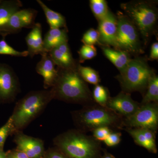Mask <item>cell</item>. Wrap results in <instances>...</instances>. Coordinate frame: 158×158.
I'll list each match as a JSON object with an SVG mask.
<instances>
[{
    "instance_id": "obj_1",
    "label": "cell",
    "mask_w": 158,
    "mask_h": 158,
    "mask_svg": "<svg viewBox=\"0 0 158 158\" xmlns=\"http://www.w3.org/2000/svg\"><path fill=\"white\" fill-rule=\"evenodd\" d=\"M58 75L51 88L53 99L84 106L95 103L87 83L76 69L57 68Z\"/></svg>"
},
{
    "instance_id": "obj_2",
    "label": "cell",
    "mask_w": 158,
    "mask_h": 158,
    "mask_svg": "<svg viewBox=\"0 0 158 158\" xmlns=\"http://www.w3.org/2000/svg\"><path fill=\"white\" fill-rule=\"evenodd\" d=\"M71 114L76 129L82 132L92 131L101 127H109L112 130L123 129L122 116L96 103L72 111Z\"/></svg>"
},
{
    "instance_id": "obj_3",
    "label": "cell",
    "mask_w": 158,
    "mask_h": 158,
    "mask_svg": "<svg viewBox=\"0 0 158 158\" xmlns=\"http://www.w3.org/2000/svg\"><path fill=\"white\" fill-rule=\"evenodd\" d=\"M53 142L55 147L69 158H99L101 156L100 141L76 129L59 134Z\"/></svg>"
},
{
    "instance_id": "obj_4",
    "label": "cell",
    "mask_w": 158,
    "mask_h": 158,
    "mask_svg": "<svg viewBox=\"0 0 158 158\" xmlns=\"http://www.w3.org/2000/svg\"><path fill=\"white\" fill-rule=\"evenodd\" d=\"M53 99L51 89H44L30 91L19 100L10 116L16 132L23 131L43 113Z\"/></svg>"
},
{
    "instance_id": "obj_5",
    "label": "cell",
    "mask_w": 158,
    "mask_h": 158,
    "mask_svg": "<svg viewBox=\"0 0 158 158\" xmlns=\"http://www.w3.org/2000/svg\"><path fill=\"white\" fill-rule=\"evenodd\" d=\"M117 76L123 91L143 92L147 89L151 78L155 75L145 59L137 58L131 59L126 68Z\"/></svg>"
},
{
    "instance_id": "obj_6",
    "label": "cell",
    "mask_w": 158,
    "mask_h": 158,
    "mask_svg": "<svg viewBox=\"0 0 158 158\" xmlns=\"http://www.w3.org/2000/svg\"><path fill=\"white\" fill-rule=\"evenodd\" d=\"M122 8L146 41L157 20L156 9L149 2H131L122 4Z\"/></svg>"
},
{
    "instance_id": "obj_7",
    "label": "cell",
    "mask_w": 158,
    "mask_h": 158,
    "mask_svg": "<svg viewBox=\"0 0 158 158\" xmlns=\"http://www.w3.org/2000/svg\"><path fill=\"white\" fill-rule=\"evenodd\" d=\"M117 30L115 47L128 53L141 52L138 29L132 22L121 13L117 17Z\"/></svg>"
},
{
    "instance_id": "obj_8",
    "label": "cell",
    "mask_w": 158,
    "mask_h": 158,
    "mask_svg": "<svg viewBox=\"0 0 158 158\" xmlns=\"http://www.w3.org/2000/svg\"><path fill=\"white\" fill-rule=\"evenodd\" d=\"M125 128H142L152 130L157 133L158 127V103L141 104L132 116L123 118Z\"/></svg>"
},
{
    "instance_id": "obj_9",
    "label": "cell",
    "mask_w": 158,
    "mask_h": 158,
    "mask_svg": "<svg viewBox=\"0 0 158 158\" xmlns=\"http://www.w3.org/2000/svg\"><path fill=\"white\" fill-rule=\"evenodd\" d=\"M17 76L9 65L0 63V103H10L20 92Z\"/></svg>"
},
{
    "instance_id": "obj_10",
    "label": "cell",
    "mask_w": 158,
    "mask_h": 158,
    "mask_svg": "<svg viewBox=\"0 0 158 158\" xmlns=\"http://www.w3.org/2000/svg\"><path fill=\"white\" fill-rule=\"evenodd\" d=\"M38 11L32 9H20L12 15L3 29L2 36L19 33L22 29L33 28Z\"/></svg>"
},
{
    "instance_id": "obj_11",
    "label": "cell",
    "mask_w": 158,
    "mask_h": 158,
    "mask_svg": "<svg viewBox=\"0 0 158 158\" xmlns=\"http://www.w3.org/2000/svg\"><path fill=\"white\" fill-rule=\"evenodd\" d=\"M14 135L16 149L24 153L29 158L42 157L45 151L43 140L27 135L23 131L16 132Z\"/></svg>"
},
{
    "instance_id": "obj_12",
    "label": "cell",
    "mask_w": 158,
    "mask_h": 158,
    "mask_svg": "<svg viewBox=\"0 0 158 158\" xmlns=\"http://www.w3.org/2000/svg\"><path fill=\"white\" fill-rule=\"evenodd\" d=\"M140 106V104L132 98L131 94L123 91L116 96L110 97L106 107L126 118L132 116Z\"/></svg>"
},
{
    "instance_id": "obj_13",
    "label": "cell",
    "mask_w": 158,
    "mask_h": 158,
    "mask_svg": "<svg viewBox=\"0 0 158 158\" xmlns=\"http://www.w3.org/2000/svg\"><path fill=\"white\" fill-rule=\"evenodd\" d=\"M117 30V18L109 11L106 17L99 21V41L105 45L115 47Z\"/></svg>"
},
{
    "instance_id": "obj_14",
    "label": "cell",
    "mask_w": 158,
    "mask_h": 158,
    "mask_svg": "<svg viewBox=\"0 0 158 158\" xmlns=\"http://www.w3.org/2000/svg\"><path fill=\"white\" fill-rule=\"evenodd\" d=\"M124 129L131 136L136 144L144 148L150 152L157 153V148L156 142V132L148 129L142 128Z\"/></svg>"
},
{
    "instance_id": "obj_15",
    "label": "cell",
    "mask_w": 158,
    "mask_h": 158,
    "mask_svg": "<svg viewBox=\"0 0 158 158\" xmlns=\"http://www.w3.org/2000/svg\"><path fill=\"white\" fill-rule=\"evenodd\" d=\"M55 65L48 53L42 55L41 60L36 65V72L43 77L44 88L45 90L52 88L56 80L58 72Z\"/></svg>"
},
{
    "instance_id": "obj_16",
    "label": "cell",
    "mask_w": 158,
    "mask_h": 158,
    "mask_svg": "<svg viewBox=\"0 0 158 158\" xmlns=\"http://www.w3.org/2000/svg\"><path fill=\"white\" fill-rule=\"evenodd\" d=\"M49 55L58 68L69 69H76V62L73 57L68 42L63 43L54 48L48 52Z\"/></svg>"
},
{
    "instance_id": "obj_17",
    "label": "cell",
    "mask_w": 158,
    "mask_h": 158,
    "mask_svg": "<svg viewBox=\"0 0 158 158\" xmlns=\"http://www.w3.org/2000/svg\"><path fill=\"white\" fill-rule=\"evenodd\" d=\"M28 47L27 52L31 58L34 56L46 53L44 47L43 39L42 36V26L40 23H36L34 27L25 38Z\"/></svg>"
},
{
    "instance_id": "obj_18",
    "label": "cell",
    "mask_w": 158,
    "mask_h": 158,
    "mask_svg": "<svg viewBox=\"0 0 158 158\" xmlns=\"http://www.w3.org/2000/svg\"><path fill=\"white\" fill-rule=\"evenodd\" d=\"M67 29H50L43 39L44 47L48 53L57 46L68 42Z\"/></svg>"
},
{
    "instance_id": "obj_19",
    "label": "cell",
    "mask_w": 158,
    "mask_h": 158,
    "mask_svg": "<svg viewBox=\"0 0 158 158\" xmlns=\"http://www.w3.org/2000/svg\"><path fill=\"white\" fill-rule=\"evenodd\" d=\"M22 6V2L19 0H2L0 3V35L11 15Z\"/></svg>"
},
{
    "instance_id": "obj_20",
    "label": "cell",
    "mask_w": 158,
    "mask_h": 158,
    "mask_svg": "<svg viewBox=\"0 0 158 158\" xmlns=\"http://www.w3.org/2000/svg\"><path fill=\"white\" fill-rule=\"evenodd\" d=\"M105 56L121 72L126 67L131 59L129 54L125 51L113 49L107 47H103Z\"/></svg>"
},
{
    "instance_id": "obj_21",
    "label": "cell",
    "mask_w": 158,
    "mask_h": 158,
    "mask_svg": "<svg viewBox=\"0 0 158 158\" xmlns=\"http://www.w3.org/2000/svg\"><path fill=\"white\" fill-rule=\"evenodd\" d=\"M37 2L44 11L47 22L50 29H67L65 17L62 14L52 10L40 0H37Z\"/></svg>"
},
{
    "instance_id": "obj_22",
    "label": "cell",
    "mask_w": 158,
    "mask_h": 158,
    "mask_svg": "<svg viewBox=\"0 0 158 158\" xmlns=\"http://www.w3.org/2000/svg\"><path fill=\"white\" fill-rule=\"evenodd\" d=\"M147 92L144 94L141 104L150 102L158 103V77L154 75L151 78L147 88Z\"/></svg>"
},
{
    "instance_id": "obj_23",
    "label": "cell",
    "mask_w": 158,
    "mask_h": 158,
    "mask_svg": "<svg viewBox=\"0 0 158 158\" xmlns=\"http://www.w3.org/2000/svg\"><path fill=\"white\" fill-rule=\"evenodd\" d=\"M77 70L86 83L96 85H98L100 81L98 73L90 67H84L79 65L77 67Z\"/></svg>"
},
{
    "instance_id": "obj_24",
    "label": "cell",
    "mask_w": 158,
    "mask_h": 158,
    "mask_svg": "<svg viewBox=\"0 0 158 158\" xmlns=\"http://www.w3.org/2000/svg\"><path fill=\"white\" fill-rule=\"evenodd\" d=\"M90 3L92 12L99 21L106 17L110 11L105 0H90Z\"/></svg>"
},
{
    "instance_id": "obj_25",
    "label": "cell",
    "mask_w": 158,
    "mask_h": 158,
    "mask_svg": "<svg viewBox=\"0 0 158 158\" xmlns=\"http://www.w3.org/2000/svg\"><path fill=\"white\" fill-rule=\"evenodd\" d=\"M92 94L94 101L96 103L102 106H106L110 98L107 88L101 85H96Z\"/></svg>"
},
{
    "instance_id": "obj_26",
    "label": "cell",
    "mask_w": 158,
    "mask_h": 158,
    "mask_svg": "<svg viewBox=\"0 0 158 158\" xmlns=\"http://www.w3.org/2000/svg\"><path fill=\"white\" fill-rule=\"evenodd\" d=\"M0 55L15 57H27L29 56L27 51L19 52L10 46L6 42L5 37H2V39L0 40Z\"/></svg>"
},
{
    "instance_id": "obj_27",
    "label": "cell",
    "mask_w": 158,
    "mask_h": 158,
    "mask_svg": "<svg viewBox=\"0 0 158 158\" xmlns=\"http://www.w3.org/2000/svg\"><path fill=\"white\" fill-rule=\"evenodd\" d=\"M16 132L11 117H9L6 124L0 128V148L4 149V144L9 136L13 135Z\"/></svg>"
},
{
    "instance_id": "obj_28",
    "label": "cell",
    "mask_w": 158,
    "mask_h": 158,
    "mask_svg": "<svg viewBox=\"0 0 158 158\" xmlns=\"http://www.w3.org/2000/svg\"><path fill=\"white\" fill-rule=\"evenodd\" d=\"M80 62L93 59L97 55V50L94 45H84L78 52Z\"/></svg>"
},
{
    "instance_id": "obj_29",
    "label": "cell",
    "mask_w": 158,
    "mask_h": 158,
    "mask_svg": "<svg viewBox=\"0 0 158 158\" xmlns=\"http://www.w3.org/2000/svg\"><path fill=\"white\" fill-rule=\"evenodd\" d=\"M99 34L98 31L94 29H90L84 34L82 41L85 45H94L99 41Z\"/></svg>"
},
{
    "instance_id": "obj_30",
    "label": "cell",
    "mask_w": 158,
    "mask_h": 158,
    "mask_svg": "<svg viewBox=\"0 0 158 158\" xmlns=\"http://www.w3.org/2000/svg\"><path fill=\"white\" fill-rule=\"evenodd\" d=\"M113 130L108 127L98 128L93 130V137L98 141H104Z\"/></svg>"
},
{
    "instance_id": "obj_31",
    "label": "cell",
    "mask_w": 158,
    "mask_h": 158,
    "mask_svg": "<svg viewBox=\"0 0 158 158\" xmlns=\"http://www.w3.org/2000/svg\"><path fill=\"white\" fill-rule=\"evenodd\" d=\"M121 133L113 131L110 133L104 141L106 145L109 147L116 146L121 141Z\"/></svg>"
},
{
    "instance_id": "obj_32",
    "label": "cell",
    "mask_w": 158,
    "mask_h": 158,
    "mask_svg": "<svg viewBox=\"0 0 158 158\" xmlns=\"http://www.w3.org/2000/svg\"><path fill=\"white\" fill-rule=\"evenodd\" d=\"M41 158H69L67 156L55 147L49 148L46 150L43 156Z\"/></svg>"
},
{
    "instance_id": "obj_33",
    "label": "cell",
    "mask_w": 158,
    "mask_h": 158,
    "mask_svg": "<svg viewBox=\"0 0 158 158\" xmlns=\"http://www.w3.org/2000/svg\"><path fill=\"white\" fill-rule=\"evenodd\" d=\"M6 158H29L28 156L22 152L18 150H9L6 152Z\"/></svg>"
},
{
    "instance_id": "obj_34",
    "label": "cell",
    "mask_w": 158,
    "mask_h": 158,
    "mask_svg": "<svg viewBox=\"0 0 158 158\" xmlns=\"http://www.w3.org/2000/svg\"><path fill=\"white\" fill-rule=\"evenodd\" d=\"M150 58L152 60H156L158 58V44L157 42L153 44L151 49Z\"/></svg>"
},
{
    "instance_id": "obj_35",
    "label": "cell",
    "mask_w": 158,
    "mask_h": 158,
    "mask_svg": "<svg viewBox=\"0 0 158 158\" xmlns=\"http://www.w3.org/2000/svg\"><path fill=\"white\" fill-rule=\"evenodd\" d=\"M99 158H116L114 156L112 155V154H110V153L108 152H107L105 151L104 152L103 155L101 156Z\"/></svg>"
},
{
    "instance_id": "obj_36",
    "label": "cell",
    "mask_w": 158,
    "mask_h": 158,
    "mask_svg": "<svg viewBox=\"0 0 158 158\" xmlns=\"http://www.w3.org/2000/svg\"><path fill=\"white\" fill-rule=\"evenodd\" d=\"M0 158H6V152L3 148H0Z\"/></svg>"
},
{
    "instance_id": "obj_37",
    "label": "cell",
    "mask_w": 158,
    "mask_h": 158,
    "mask_svg": "<svg viewBox=\"0 0 158 158\" xmlns=\"http://www.w3.org/2000/svg\"><path fill=\"white\" fill-rule=\"evenodd\" d=\"M2 0H0V3L2 2Z\"/></svg>"
}]
</instances>
